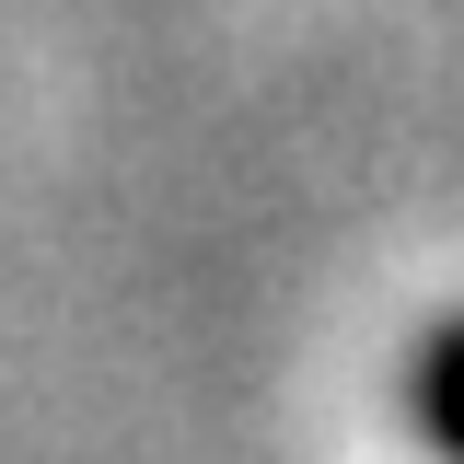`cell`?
<instances>
[{
	"label": "cell",
	"instance_id": "1",
	"mask_svg": "<svg viewBox=\"0 0 464 464\" xmlns=\"http://www.w3.org/2000/svg\"><path fill=\"white\" fill-rule=\"evenodd\" d=\"M418 430L464 464V325H441V337H430V360H418Z\"/></svg>",
	"mask_w": 464,
	"mask_h": 464
}]
</instances>
